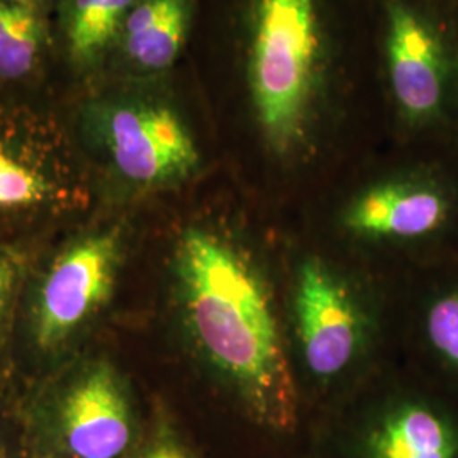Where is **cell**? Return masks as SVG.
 <instances>
[{
  "mask_svg": "<svg viewBox=\"0 0 458 458\" xmlns=\"http://www.w3.org/2000/svg\"><path fill=\"white\" fill-rule=\"evenodd\" d=\"M168 306L182 344L250 423L278 435L301 423L280 285L260 248L234 229L191 223L166 259Z\"/></svg>",
  "mask_w": 458,
  "mask_h": 458,
  "instance_id": "obj_1",
  "label": "cell"
},
{
  "mask_svg": "<svg viewBox=\"0 0 458 458\" xmlns=\"http://www.w3.org/2000/svg\"><path fill=\"white\" fill-rule=\"evenodd\" d=\"M130 238L123 221H81L36 250L7 346L33 382L87 348L114 299Z\"/></svg>",
  "mask_w": 458,
  "mask_h": 458,
  "instance_id": "obj_2",
  "label": "cell"
},
{
  "mask_svg": "<svg viewBox=\"0 0 458 458\" xmlns=\"http://www.w3.org/2000/svg\"><path fill=\"white\" fill-rule=\"evenodd\" d=\"M282 293L284 323L302 395L342 401L374 369L380 321L367 289L319 251L295 253Z\"/></svg>",
  "mask_w": 458,
  "mask_h": 458,
  "instance_id": "obj_3",
  "label": "cell"
},
{
  "mask_svg": "<svg viewBox=\"0 0 458 458\" xmlns=\"http://www.w3.org/2000/svg\"><path fill=\"white\" fill-rule=\"evenodd\" d=\"M96 197L82 148L58 121L0 104V243L39 246L85 219Z\"/></svg>",
  "mask_w": 458,
  "mask_h": 458,
  "instance_id": "obj_4",
  "label": "cell"
},
{
  "mask_svg": "<svg viewBox=\"0 0 458 458\" xmlns=\"http://www.w3.org/2000/svg\"><path fill=\"white\" fill-rule=\"evenodd\" d=\"M34 458H130L147 420L128 376L85 348L22 394Z\"/></svg>",
  "mask_w": 458,
  "mask_h": 458,
  "instance_id": "obj_5",
  "label": "cell"
},
{
  "mask_svg": "<svg viewBox=\"0 0 458 458\" xmlns=\"http://www.w3.org/2000/svg\"><path fill=\"white\" fill-rule=\"evenodd\" d=\"M325 458H458V391L403 359L336 403Z\"/></svg>",
  "mask_w": 458,
  "mask_h": 458,
  "instance_id": "obj_6",
  "label": "cell"
},
{
  "mask_svg": "<svg viewBox=\"0 0 458 458\" xmlns=\"http://www.w3.org/2000/svg\"><path fill=\"white\" fill-rule=\"evenodd\" d=\"M250 83L263 141L294 155L310 128L319 56L314 0H260L253 24Z\"/></svg>",
  "mask_w": 458,
  "mask_h": 458,
  "instance_id": "obj_7",
  "label": "cell"
},
{
  "mask_svg": "<svg viewBox=\"0 0 458 458\" xmlns=\"http://www.w3.org/2000/svg\"><path fill=\"white\" fill-rule=\"evenodd\" d=\"M79 145L92 162L131 192L164 191L200 166L196 138L170 106L124 98L87 109Z\"/></svg>",
  "mask_w": 458,
  "mask_h": 458,
  "instance_id": "obj_8",
  "label": "cell"
},
{
  "mask_svg": "<svg viewBox=\"0 0 458 458\" xmlns=\"http://www.w3.org/2000/svg\"><path fill=\"white\" fill-rule=\"evenodd\" d=\"M387 72L406 126L435 143H458V34L442 7L389 0Z\"/></svg>",
  "mask_w": 458,
  "mask_h": 458,
  "instance_id": "obj_9",
  "label": "cell"
},
{
  "mask_svg": "<svg viewBox=\"0 0 458 458\" xmlns=\"http://www.w3.org/2000/svg\"><path fill=\"white\" fill-rule=\"evenodd\" d=\"M389 304L399 359L458 391V259L397 276Z\"/></svg>",
  "mask_w": 458,
  "mask_h": 458,
  "instance_id": "obj_10",
  "label": "cell"
},
{
  "mask_svg": "<svg viewBox=\"0 0 458 458\" xmlns=\"http://www.w3.org/2000/svg\"><path fill=\"white\" fill-rule=\"evenodd\" d=\"M185 26L183 0H143L124 21L126 51L138 65L166 68L181 51Z\"/></svg>",
  "mask_w": 458,
  "mask_h": 458,
  "instance_id": "obj_11",
  "label": "cell"
},
{
  "mask_svg": "<svg viewBox=\"0 0 458 458\" xmlns=\"http://www.w3.org/2000/svg\"><path fill=\"white\" fill-rule=\"evenodd\" d=\"M134 0H73L70 9V51L77 62H90L106 48Z\"/></svg>",
  "mask_w": 458,
  "mask_h": 458,
  "instance_id": "obj_12",
  "label": "cell"
},
{
  "mask_svg": "<svg viewBox=\"0 0 458 458\" xmlns=\"http://www.w3.org/2000/svg\"><path fill=\"white\" fill-rule=\"evenodd\" d=\"M41 26L22 2H0V77L19 79L33 68Z\"/></svg>",
  "mask_w": 458,
  "mask_h": 458,
  "instance_id": "obj_13",
  "label": "cell"
},
{
  "mask_svg": "<svg viewBox=\"0 0 458 458\" xmlns=\"http://www.w3.org/2000/svg\"><path fill=\"white\" fill-rule=\"evenodd\" d=\"M36 248L0 243V352L13 336L17 306Z\"/></svg>",
  "mask_w": 458,
  "mask_h": 458,
  "instance_id": "obj_14",
  "label": "cell"
},
{
  "mask_svg": "<svg viewBox=\"0 0 458 458\" xmlns=\"http://www.w3.org/2000/svg\"><path fill=\"white\" fill-rule=\"evenodd\" d=\"M130 458H200L191 443L185 440L179 426L157 408L147 420L143 437Z\"/></svg>",
  "mask_w": 458,
  "mask_h": 458,
  "instance_id": "obj_15",
  "label": "cell"
},
{
  "mask_svg": "<svg viewBox=\"0 0 458 458\" xmlns=\"http://www.w3.org/2000/svg\"><path fill=\"white\" fill-rule=\"evenodd\" d=\"M22 394L0 389V458H30Z\"/></svg>",
  "mask_w": 458,
  "mask_h": 458,
  "instance_id": "obj_16",
  "label": "cell"
},
{
  "mask_svg": "<svg viewBox=\"0 0 458 458\" xmlns=\"http://www.w3.org/2000/svg\"><path fill=\"white\" fill-rule=\"evenodd\" d=\"M17 2H22V4H24V2H26V0H17Z\"/></svg>",
  "mask_w": 458,
  "mask_h": 458,
  "instance_id": "obj_17",
  "label": "cell"
},
{
  "mask_svg": "<svg viewBox=\"0 0 458 458\" xmlns=\"http://www.w3.org/2000/svg\"><path fill=\"white\" fill-rule=\"evenodd\" d=\"M30 458H34V457H30Z\"/></svg>",
  "mask_w": 458,
  "mask_h": 458,
  "instance_id": "obj_18",
  "label": "cell"
}]
</instances>
